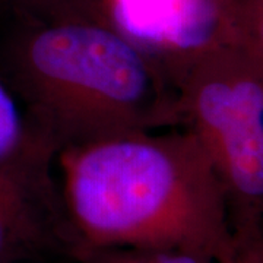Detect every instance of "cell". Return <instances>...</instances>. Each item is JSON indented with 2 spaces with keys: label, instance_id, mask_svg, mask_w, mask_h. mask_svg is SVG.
Here are the masks:
<instances>
[{
  "label": "cell",
  "instance_id": "277c9868",
  "mask_svg": "<svg viewBox=\"0 0 263 263\" xmlns=\"http://www.w3.org/2000/svg\"><path fill=\"white\" fill-rule=\"evenodd\" d=\"M56 154L51 142L28 126L22 145L0 161V263L53 250L72 254Z\"/></svg>",
  "mask_w": 263,
  "mask_h": 263
},
{
  "label": "cell",
  "instance_id": "ba28073f",
  "mask_svg": "<svg viewBox=\"0 0 263 263\" xmlns=\"http://www.w3.org/2000/svg\"><path fill=\"white\" fill-rule=\"evenodd\" d=\"M28 135V124L0 72V161L18 149Z\"/></svg>",
  "mask_w": 263,
  "mask_h": 263
},
{
  "label": "cell",
  "instance_id": "5b68a950",
  "mask_svg": "<svg viewBox=\"0 0 263 263\" xmlns=\"http://www.w3.org/2000/svg\"><path fill=\"white\" fill-rule=\"evenodd\" d=\"M79 263H215L211 259L181 250L161 249H84L73 256Z\"/></svg>",
  "mask_w": 263,
  "mask_h": 263
},
{
  "label": "cell",
  "instance_id": "6da1fadb",
  "mask_svg": "<svg viewBox=\"0 0 263 263\" xmlns=\"http://www.w3.org/2000/svg\"><path fill=\"white\" fill-rule=\"evenodd\" d=\"M56 170L70 256L84 249H161L226 263L233 254L222 183L186 127L65 148Z\"/></svg>",
  "mask_w": 263,
  "mask_h": 263
},
{
  "label": "cell",
  "instance_id": "52a82bcc",
  "mask_svg": "<svg viewBox=\"0 0 263 263\" xmlns=\"http://www.w3.org/2000/svg\"><path fill=\"white\" fill-rule=\"evenodd\" d=\"M28 21H56L73 16L105 18L101 0H6Z\"/></svg>",
  "mask_w": 263,
  "mask_h": 263
},
{
  "label": "cell",
  "instance_id": "8992f818",
  "mask_svg": "<svg viewBox=\"0 0 263 263\" xmlns=\"http://www.w3.org/2000/svg\"><path fill=\"white\" fill-rule=\"evenodd\" d=\"M233 43L263 60V0H228Z\"/></svg>",
  "mask_w": 263,
  "mask_h": 263
},
{
  "label": "cell",
  "instance_id": "7a4b0ae2",
  "mask_svg": "<svg viewBox=\"0 0 263 263\" xmlns=\"http://www.w3.org/2000/svg\"><path fill=\"white\" fill-rule=\"evenodd\" d=\"M29 127L56 151L181 127L164 67L100 16L28 21L0 69Z\"/></svg>",
  "mask_w": 263,
  "mask_h": 263
},
{
  "label": "cell",
  "instance_id": "3957f363",
  "mask_svg": "<svg viewBox=\"0 0 263 263\" xmlns=\"http://www.w3.org/2000/svg\"><path fill=\"white\" fill-rule=\"evenodd\" d=\"M181 127L211 160L226 192L233 233L263 221V60L227 43L174 78Z\"/></svg>",
  "mask_w": 263,
  "mask_h": 263
},
{
  "label": "cell",
  "instance_id": "9c48e42d",
  "mask_svg": "<svg viewBox=\"0 0 263 263\" xmlns=\"http://www.w3.org/2000/svg\"><path fill=\"white\" fill-rule=\"evenodd\" d=\"M226 263H263V228L234 233L233 254Z\"/></svg>",
  "mask_w": 263,
  "mask_h": 263
}]
</instances>
